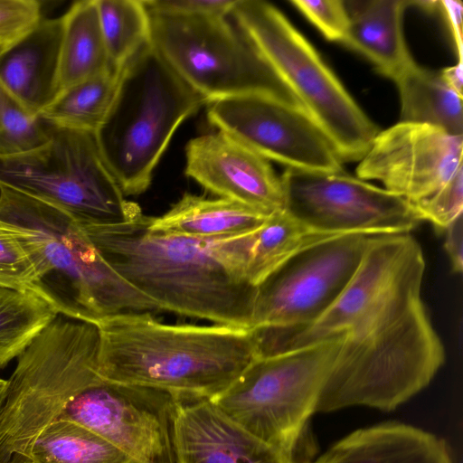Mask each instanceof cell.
<instances>
[{"mask_svg": "<svg viewBox=\"0 0 463 463\" xmlns=\"http://www.w3.org/2000/svg\"><path fill=\"white\" fill-rule=\"evenodd\" d=\"M425 269L411 232L373 235L353 279L318 318L253 329L259 358L341 338L315 412L356 405L394 410L425 388L445 361L421 298Z\"/></svg>", "mask_w": 463, "mask_h": 463, "instance_id": "6da1fadb", "label": "cell"}, {"mask_svg": "<svg viewBox=\"0 0 463 463\" xmlns=\"http://www.w3.org/2000/svg\"><path fill=\"white\" fill-rule=\"evenodd\" d=\"M79 222L108 264L161 311L250 329L257 294L245 278L251 233H156L142 211L118 224Z\"/></svg>", "mask_w": 463, "mask_h": 463, "instance_id": "7a4b0ae2", "label": "cell"}, {"mask_svg": "<svg viewBox=\"0 0 463 463\" xmlns=\"http://www.w3.org/2000/svg\"><path fill=\"white\" fill-rule=\"evenodd\" d=\"M99 373L108 381L154 387L178 400H213L259 359L252 329L165 324L150 312L102 319Z\"/></svg>", "mask_w": 463, "mask_h": 463, "instance_id": "3957f363", "label": "cell"}, {"mask_svg": "<svg viewBox=\"0 0 463 463\" xmlns=\"http://www.w3.org/2000/svg\"><path fill=\"white\" fill-rule=\"evenodd\" d=\"M0 223L31 260L32 291L58 314L97 326L118 314L161 311L108 264L69 212L0 184Z\"/></svg>", "mask_w": 463, "mask_h": 463, "instance_id": "277c9868", "label": "cell"}, {"mask_svg": "<svg viewBox=\"0 0 463 463\" xmlns=\"http://www.w3.org/2000/svg\"><path fill=\"white\" fill-rule=\"evenodd\" d=\"M207 100L150 43L123 68L113 102L95 137L125 196L146 192L178 127Z\"/></svg>", "mask_w": 463, "mask_h": 463, "instance_id": "5b68a950", "label": "cell"}, {"mask_svg": "<svg viewBox=\"0 0 463 463\" xmlns=\"http://www.w3.org/2000/svg\"><path fill=\"white\" fill-rule=\"evenodd\" d=\"M341 160L360 161L380 132L308 41L272 4L236 0L230 15Z\"/></svg>", "mask_w": 463, "mask_h": 463, "instance_id": "8992f818", "label": "cell"}, {"mask_svg": "<svg viewBox=\"0 0 463 463\" xmlns=\"http://www.w3.org/2000/svg\"><path fill=\"white\" fill-rule=\"evenodd\" d=\"M149 13L150 44L207 103L260 95L301 105L228 16Z\"/></svg>", "mask_w": 463, "mask_h": 463, "instance_id": "52a82bcc", "label": "cell"}, {"mask_svg": "<svg viewBox=\"0 0 463 463\" xmlns=\"http://www.w3.org/2000/svg\"><path fill=\"white\" fill-rule=\"evenodd\" d=\"M0 184L96 224L122 223L142 211L125 198L90 132L52 127L43 145L0 156Z\"/></svg>", "mask_w": 463, "mask_h": 463, "instance_id": "ba28073f", "label": "cell"}, {"mask_svg": "<svg viewBox=\"0 0 463 463\" xmlns=\"http://www.w3.org/2000/svg\"><path fill=\"white\" fill-rule=\"evenodd\" d=\"M340 341L259 358L212 402L255 437L297 455Z\"/></svg>", "mask_w": 463, "mask_h": 463, "instance_id": "9c48e42d", "label": "cell"}, {"mask_svg": "<svg viewBox=\"0 0 463 463\" xmlns=\"http://www.w3.org/2000/svg\"><path fill=\"white\" fill-rule=\"evenodd\" d=\"M179 400L148 386L101 376L71 388L52 420H69L97 433L136 463H176L174 425Z\"/></svg>", "mask_w": 463, "mask_h": 463, "instance_id": "30bf717a", "label": "cell"}, {"mask_svg": "<svg viewBox=\"0 0 463 463\" xmlns=\"http://www.w3.org/2000/svg\"><path fill=\"white\" fill-rule=\"evenodd\" d=\"M373 236H331L288 258L257 286L250 329L300 326L318 318L353 279Z\"/></svg>", "mask_w": 463, "mask_h": 463, "instance_id": "8fae6325", "label": "cell"}, {"mask_svg": "<svg viewBox=\"0 0 463 463\" xmlns=\"http://www.w3.org/2000/svg\"><path fill=\"white\" fill-rule=\"evenodd\" d=\"M279 177L284 212L317 232L408 233L421 222L407 200L344 171L287 167Z\"/></svg>", "mask_w": 463, "mask_h": 463, "instance_id": "7c38bea8", "label": "cell"}, {"mask_svg": "<svg viewBox=\"0 0 463 463\" xmlns=\"http://www.w3.org/2000/svg\"><path fill=\"white\" fill-rule=\"evenodd\" d=\"M207 118L218 131L267 160L299 169L344 171L331 141L301 108L245 95L210 102Z\"/></svg>", "mask_w": 463, "mask_h": 463, "instance_id": "4fadbf2b", "label": "cell"}, {"mask_svg": "<svg viewBox=\"0 0 463 463\" xmlns=\"http://www.w3.org/2000/svg\"><path fill=\"white\" fill-rule=\"evenodd\" d=\"M463 136L426 124L399 122L377 134L356 168L409 203L439 190L462 166Z\"/></svg>", "mask_w": 463, "mask_h": 463, "instance_id": "5bb4252c", "label": "cell"}, {"mask_svg": "<svg viewBox=\"0 0 463 463\" xmlns=\"http://www.w3.org/2000/svg\"><path fill=\"white\" fill-rule=\"evenodd\" d=\"M185 175L221 198L271 215L284 211L280 177L269 160L216 131L185 146Z\"/></svg>", "mask_w": 463, "mask_h": 463, "instance_id": "9a60e30c", "label": "cell"}, {"mask_svg": "<svg viewBox=\"0 0 463 463\" xmlns=\"http://www.w3.org/2000/svg\"><path fill=\"white\" fill-rule=\"evenodd\" d=\"M176 463H300L252 435L211 400H179L174 425Z\"/></svg>", "mask_w": 463, "mask_h": 463, "instance_id": "2e32d148", "label": "cell"}, {"mask_svg": "<svg viewBox=\"0 0 463 463\" xmlns=\"http://www.w3.org/2000/svg\"><path fill=\"white\" fill-rule=\"evenodd\" d=\"M62 18H42L25 36L0 51V80L32 115L57 95Z\"/></svg>", "mask_w": 463, "mask_h": 463, "instance_id": "e0dca14e", "label": "cell"}, {"mask_svg": "<svg viewBox=\"0 0 463 463\" xmlns=\"http://www.w3.org/2000/svg\"><path fill=\"white\" fill-rule=\"evenodd\" d=\"M314 463H453L444 441L419 428L386 422L358 430Z\"/></svg>", "mask_w": 463, "mask_h": 463, "instance_id": "ac0fdd59", "label": "cell"}, {"mask_svg": "<svg viewBox=\"0 0 463 463\" xmlns=\"http://www.w3.org/2000/svg\"><path fill=\"white\" fill-rule=\"evenodd\" d=\"M410 0L362 3L349 14L341 43L367 58L383 75L396 77L414 61L402 33V15Z\"/></svg>", "mask_w": 463, "mask_h": 463, "instance_id": "d6986e66", "label": "cell"}, {"mask_svg": "<svg viewBox=\"0 0 463 463\" xmlns=\"http://www.w3.org/2000/svg\"><path fill=\"white\" fill-rule=\"evenodd\" d=\"M269 216L231 199L186 193L161 216H148V229L163 234L216 238L255 232Z\"/></svg>", "mask_w": 463, "mask_h": 463, "instance_id": "ffe728a7", "label": "cell"}, {"mask_svg": "<svg viewBox=\"0 0 463 463\" xmlns=\"http://www.w3.org/2000/svg\"><path fill=\"white\" fill-rule=\"evenodd\" d=\"M61 18L57 95L113 68L100 26L97 0L73 3Z\"/></svg>", "mask_w": 463, "mask_h": 463, "instance_id": "44dd1931", "label": "cell"}, {"mask_svg": "<svg viewBox=\"0 0 463 463\" xmlns=\"http://www.w3.org/2000/svg\"><path fill=\"white\" fill-rule=\"evenodd\" d=\"M392 80L401 98V122L430 125L463 136L462 96L447 84L440 71L413 61Z\"/></svg>", "mask_w": 463, "mask_h": 463, "instance_id": "7402d4cb", "label": "cell"}, {"mask_svg": "<svg viewBox=\"0 0 463 463\" xmlns=\"http://www.w3.org/2000/svg\"><path fill=\"white\" fill-rule=\"evenodd\" d=\"M122 70L111 68L62 90L39 118L54 128L95 134L113 102Z\"/></svg>", "mask_w": 463, "mask_h": 463, "instance_id": "603a6c76", "label": "cell"}, {"mask_svg": "<svg viewBox=\"0 0 463 463\" xmlns=\"http://www.w3.org/2000/svg\"><path fill=\"white\" fill-rule=\"evenodd\" d=\"M29 463H136L92 430L72 421L54 420L29 448Z\"/></svg>", "mask_w": 463, "mask_h": 463, "instance_id": "cb8c5ba5", "label": "cell"}, {"mask_svg": "<svg viewBox=\"0 0 463 463\" xmlns=\"http://www.w3.org/2000/svg\"><path fill=\"white\" fill-rule=\"evenodd\" d=\"M331 236L335 234L310 230L284 211L271 214L256 232L245 270L247 281L259 286L298 250Z\"/></svg>", "mask_w": 463, "mask_h": 463, "instance_id": "d4e9b609", "label": "cell"}, {"mask_svg": "<svg viewBox=\"0 0 463 463\" xmlns=\"http://www.w3.org/2000/svg\"><path fill=\"white\" fill-rule=\"evenodd\" d=\"M58 315L35 292L0 286V369L17 358Z\"/></svg>", "mask_w": 463, "mask_h": 463, "instance_id": "484cf974", "label": "cell"}, {"mask_svg": "<svg viewBox=\"0 0 463 463\" xmlns=\"http://www.w3.org/2000/svg\"><path fill=\"white\" fill-rule=\"evenodd\" d=\"M111 66L122 70L150 43L149 13L143 0H97Z\"/></svg>", "mask_w": 463, "mask_h": 463, "instance_id": "4316f807", "label": "cell"}, {"mask_svg": "<svg viewBox=\"0 0 463 463\" xmlns=\"http://www.w3.org/2000/svg\"><path fill=\"white\" fill-rule=\"evenodd\" d=\"M52 126L29 113L0 80V156L22 153L45 143Z\"/></svg>", "mask_w": 463, "mask_h": 463, "instance_id": "83f0119b", "label": "cell"}, {"mask_svg": "<svg viewBox=\"0 0 463 463\" xmlns=\"http://www.w3.org/2000/svg\"><path fill=\"white\" fill-rule=\"evenodd\" d=\"M410 203L421 222L428 221L444 232L463 213V171L430 196Z\"/></svg>", "mask_w": 463, "mask_h": 463, "instance_id": "f1b7e54d", "label": "cell"}, {"mask_svg": "<svg viewBox=\"0 0 463 463\" xmlns=\"http://www.w3.org/2000/svg\"><path fill=\"white\" fill-rule=\"evenodd\" d=\"M35 270L14 234L0 223V286L32 290Z\"/></svg>", "mask_w": 463, "mask_h": 463, "instance_id": "f546056e", "label": "cell"}, {"mask_svg": "<svg viewBox=\"0 0 463 463\" xmlns=\"http://www.w3.org/2000/svg\"><path fill=\"white\" fill-rule=\"evenodd\" d=\"M42 18L36 0H0V51L25 36Z\"/></svg>", "mask_w": 463, "mask_h": 463, "instance_id": "4dcf8cb0", "label": "cell"}, {"mask_svg": "<svg viewBox=\"0 0 463 463\" xmlns=\"http://www.w3.org/2000/svg\"><path fill=\"white\" fill-rule=\"evenodd\" d=\"M290 3L330 41L342 42L349 22L345 3L339 0H293Z\"/></svg>", "mask_w": 463, "mask_h": 463, "instance_id": "1f68e13d", "label": "cell"}, {"mask_svg": "<svg viewBox=\"0 0 463 463\" xmlns=\"http://www.w3.org/2000/svg\"><path fill=\"white\" fill-rule=\"evenodd\" d=\"M236 0H148V12L179 15L229 16Z\"/></svg>", "mask_w": 463, "mask_h": 463, "instance_id": "d6a6232c", "label": "cell"}, {"mask_svg": "<svg viewBox=\"0 0 463 463\" xmlns=\"http://www.w3.org/2000/svg\"><path fill=\"white\" fill-rule=\"evenodd\" d=\"M445 250L449 258L452 269L460 273L463 267V220L462 214L458 216L444 231Z\"/></svg>", "mask_w": 463, "mask_h": 463, "instance_id": "836d02e7", "label": "cell"}, {"mask_svg": "<svg viewBox=\"0 0 463 463\" xmlns=\"http://www.w3.org/2000/svg\"><path fill=\"white\" fill-rule=\"evenodd\" d=\"M437 8L442 12L449 24L455 43L458 62L462 63V4L460 1H438Z\"/></svg>", "mask_w": 463, "mask_h": 463, "instance_id": "e575fe53", "label": "cell"}, {"mask_svg": "<svg viewBox=\"0 0 463 463\" xmlns=\"http://www.w3.org/2000/svg\"><path fill=\"white\" fill-rule=\"evenodd\" d=\"M462 71L463 66L460 62L439 71L447 84L460 96H462Z\"/></svg>", "mask_w": 463, "mask_h": 463, "instance_id": "d590c367", "label": "cell"}, {"mask_svg": "<svg viewBox=\"0 0 463 463\" xmlns=\"http://www.w3.org/2000/svg\"><path fill=\"white\" fill-rule=\"evenodd\" d=\"M6 386H7V380L0 379V408L5 400Z\"/></svg>", "mask_w": 463, "mask_h": 463, "instance_id": "8d00e7d4", "label": "cell"}]
</instances>
